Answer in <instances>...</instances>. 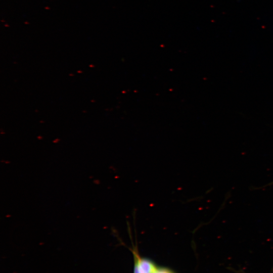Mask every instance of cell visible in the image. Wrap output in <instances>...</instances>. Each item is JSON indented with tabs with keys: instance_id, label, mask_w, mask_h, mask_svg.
Returning a JSON list of instances; mask_svg holds the SVG:
<instances>
[{
	"instance_id": "cell-2",
	"label": "cell",
	"mask_w": 273,
	"mask_h": 273,
	"mask_svg": "<svg viewBox=\"0 0 273 273\" xmlns=\"http://www.w3.org/2000/svg\"><path fill=\"white\" fill-rule=\"evenodd\" d=\"M155 273H173L171 271L166 269V268H158L157 270Z\"/></svg>"
},
{
	"instance_id": "cell-1",
	"label": "cell",
	"mask_w": 273,
	"mask_h": 273,
	"mask_svg": "<svg viewBox=\"0 0 273 273\" xmlns=\"http://www.w3.org/2000/svg\"><path fill=\"white\" fill-rule=\"evenodd\" d=\"M133 251L134 256V273H155L158 268L150 260L139 256L136 251Z\"/></svg>"
}]
</instances>
